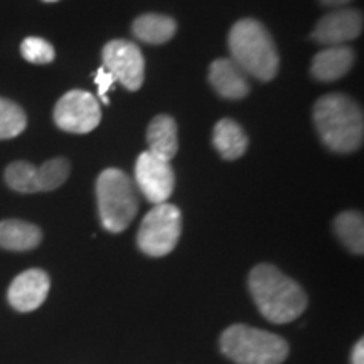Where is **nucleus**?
Segmentation results:
<instances>
[{"mask_svg":"<svg viewBox=\"0 0 364 364\" xmlns=\"http://www.w3.org/2000/svg\"><path fill=\"white\" fill-rule=\"evenodd\" d=\"M248 287L258 311L273 324L292 322L307 309V295L302 287L268 263L250 272Z\"/></svg>","mask_w":364,"mask_h":364,"instance_id":"1","label":"nucleus"},{"mask_svg":"<svg viewBox=\"0 0 364 364\" xmlns=\"http://www.w3.org/2000/svg\"><path fill=\"white\" fill-rule=\"evenodd\" d=\"M314 124L322 142L338 154L361 149L364 118L361 107L346 95L331 93L314 105Z\"/></svg>","mask_w":364,"mask_h":364,"instance_id":"2","label":"nucleus"},{"mask_svg":"<svg viewBox=\"0 0 364 364\" xmlns=\"http://www.w3.org/2000/svg\"><path fill=\"white\" fill-rule=\"evenodd\" d=\"M231 59L245 75L260 81H270L279 73V53L275 41L262 22L241 19L231 27L228 36Z\"/></svg>","mask_w":364,"mask_h":364,"instance_id":"3","label":"nucleus"},{"mask_svg":"<svg viewBox=\"0 0 364 364\" xmlns=\"http://www.w3.org/2000/svg\"><path fill=\"white\" fill-rule=\"evenodd\" d=\"M98 215L110 233H122L130 226L139 211L136 186L124 171L105 169L97 181Z\"/></svg>","mask_w":364,"mask_h":364,"instance_id":"4","label":"nucleus"},{"mask_svg":"<svg viewBox=\"0 0 364 364\" xmlns=\"http://www.w3.org/2000/svg\"><path fill=\"white\" fill-rule=\"evenodd\" d=\"M221 351L236 364H282L289 356V344L268 331L235 324L221 334Z\"/></svg>","mask_w":364,"mask_h":364,"instance_id":"5","label":"nucleus"},{"mask_svg":"<svg viewBox=\"0 0 364 364\" xmlns=\"http://www.w3.org/2000/svg\"><path fill=\"white\" fill-rule=\"evenodd\" d=\"M182 233V215L171 203L156 204L145 215L136 233V245L149 257H166L176 248Z\"/></svg>","mask_w":364,"mask_h":364,"instance_id":"6","label":"nucleus"},{"mask_svg":"<svg viewBox=\"0 0 364 364\" xmlns=\"http://www.w3.org/2000/svg\"><path fill=\"white\" fill-rule=\"evenodd\" d=\"M54 124L70 134H90L102 122L97 98L85 90H71L54 107Z\"/></svg>","mask_w":364,"mask_h":364,"instance_id":"7","label":"nucleus"},{"mask_svg":"<svg viewBox=\"0 0 364 364\" xmlns=\"http://www.w3.org/2000/svg\"><path fill=\"white\" fill-rule=\"evenodd\" d=\"M103 66L127 90L136 91L144 85L145 59L140 48L130 41L115 39L103 48Z\"/></svg>","mask_w":364,"mask_h":364,"instance_id":"8","label":"nucleus"},{"mask_svg":"<svg viewBox=\"0 0 364 364\" xmlns=\"http://www.w3.org/2000/svg\"><path fill=\"white\" fill-rule=\"evenodd\" d=\"M135 184L147 201L154 204L167 203L174 191L176 176L171 162L162 161L149 150L140 154L135 162Z\"/></svg>","mask_w":364,"mask_h":364,"instance_id":"9","label":"nucleus"},{"mask_svg":"<svg viewBox=\"0 0 364 364\" xmlns=\"http://www.w3.org/2000/svg\"><path fill=\"white\" fill-rule=\"evenodd\" d=\"M363 33V14L356 9H338L326 14L312 31V39L324 46H344Z\"/></svg>","mask_w":364,"mask_h":364,"instance_id":"10","label":"nucleus"},{"mask_svg":"<svg viewBox=\"0 0 364 364\" xmlns=\"http://www.w3.org/2000/svg\"><path fill=\"white\" fill-rule=\"evenodd\" d=\"M51 280L41 268H31L22 272L12 280L7 290V300L17 312H33L48 299Z\"/></svg>","mask_w":364,"mask_h":364,"instance_id":"11","label":"nucleus"},{"mask_svg":"<svg viewBox=\"0 0 364 364\" xmlns=\"http://www.w3.org/2000/svg\"><path fill=\"white\" fill-rule=\"evenodd\" d=\"M209 83L220 97L226 100H241L250 93V83L243 70L233 59H216L209 68Z\"/></svg>","mask_w":364,"mask_h":364,"instance_id":"12","label":"nucleus"},{"mask_svg":"<svg viewBox=\"0 0 364 364\" xmlns=\"http://www.w3.org/2000/svg\"><path fill=\"white\" fill-rule=\"evenodd\" d=\"M356 61V53L349 46H331V48L322 49L312 59L311 75L318 81L341 80L348 75Z\"/></svg>","mask_w":364,"mask_h":364,"instance_id":"13","label":"nucleus"},{"mask_svg":"<svg viewBox=\"0 0 364 364\" xmlns=\"http://www.w3.org/2000/svg\"><path fill=\"white\" fill-rule=\"evenodd\" d=\"M149 152L171 162L179 150V139H177V124L169 115H157L150 122L147 129Z\"/></svg>","mask_w":364,"mask_h":364,"instance_id":"14","label":"nucleus"},{"mask_svg":"<svg viewBox=\"0 0 364 364\" xmlns=\"http://www.w3.org/2000/svg\"><path fill=\"white\" fill-rule=\"evenodd\" d=\"M43 231L22 220L0 221V247L9 252H29L39 247Z\"/></svg>","mask_w":364,"mask_h":364,"instance_id":"15","label":"nucleus"},{"mask_svg":"<svg viewBox=\"0 0 364 364\" xmlns=\"http://www.w3.org/2000/svg\"><path fill=\"white\" fill-rule=\"evenodd\" d=\"M248 136L240 124L231 118H223L213 130V145L226 161H236L247 152Z\"/></svg>","mask_w":364,"mask_h":364,"instance_id":"16","label":"nucleus"},{"mask_svg":"<svg viewBox=\"0 0 364 364\" xmlns=\"http://www.w3.org/2000/svg\"><path fill=\"white\" fill-rule=\"evenodd\" d=\"M177 22L162 14H144L132 24V33L136 39L147 44H164L174 38Z\"/></svg>","mask_w":364,"mask_h":364,"instance_id":"17","label":"nucleus"},{"mask_svg":"<svg viewBox=\"0 0 364 364\" xmlns=\"http://www.w3.org/2000/svg\"><path fill=\"white\" fill-rule=\"evenodd\" d=\"M334 231L349 252L363 255L364 252V220L358 211H344L336 216Z\"/></svg>","mask_w":364,"mask_h":364,"instance_id":"18","label":"nucleus"},{"mask_svg":"<svg viewBox=\"0 0 364 364\" xmlns=\"http://www.w3.org/2000/svg\"><path fill=\"white\" fill-rule=\"evenodd\" d=\"M71 174V164L65 157H54L51 161L44 162L36 171V184L38 193L43 191H54L61 188Z\"/></svg>","mask_w":364,"mask_h":364,"instance_id":"19","label":"nucleus"},{"mask_svg":"<svg viewBox=\"0 0 364 364\" xmlns=\"http://www.w3.org/2000/svg\"><path fill=\"white\" fill-rule=\"evenodd\" d=\"M27 127L26 112L12 100L0 97V140L21 135Z\"/></svg>","mask_w":364,"mask_h":364,"instance_id":"20","label":"nucleus"},{"mask_svg":"<svg viewBox=\"0 0 364 364\" xmlns=\"http://www.w3.org/2000/svg\"><path fill=\"white\" fill-rule=\"evenodd\" d=\"M36 171L38 167H34L31 162L26 161H16L9 164L6 169V182L12 191L22 194H34L38 193V184H36Z\"/></svg>","mask_w":364,"mask_h":364,"instance_id":"21","label":"nucleus"},{"mask_svg":"<svg viewBox=\"0 0 364 364\" xmlns=\"http://www.w3.org/2000/svg\"><path fill=\"white\" fill-rule=\"evenodd\" d=\"M21 54L26 61L33 63V65H49L56 58L53 44L46 39L34 38V36L22 41Z\"/></svg>","mask_w":364,"mask_h":364,"instance_id":"22","label":"nucleus"},{"mask_svg":"<svg viewBox=\"0 0 364 364\" xmlns=\"http://www.w3.org/2000/svg\"><path fill=\"white\" fill-rule=\"evenodd\" d=\"M115 81H117L115 76H113L112 73L108 71L105 66L100 68V70L97 71V75H95V83L98 85V93H100V97H102L103 103H108L107 93H108V90L112 88V85L115 83Z\"/></svg>","mask_w":364,"mask_h":364,"instance_id":"23","label":"nucleus"},{"mask_svg":"<svg viewBox=\"0 0 364 364\" xmlns=\"http://www.w3.org/2000/svg\"><path fill=\"white\" fill-rule=\"evenodd\" d=\"M351 363L353 364H364V341L363 339H359L358 344L354 346Z\"/></svg>","mask_w":364,"mask_h":364,"instance_id":"24","label":"nucleus"},{"mask_svg":"<svg viewBox=\"0 0 364 364\" xmlns=\"http://www.w3.org/2000/svg\"><path fill=\"white\" fill-rule=\"evenodd\" d=\"M349 2H353V0H321L322 6L327 7H344L348 6Z\"/></svg>","mask_w":364,"mask_h":364,"instance_id":"25","label":"nucleus"},{"mask_svg":"<svg viewBox=\"0 0 364 364\" xmlns=\"http://www.w3.org/2000/svg\"><path fill=\"white\" fill-rule=\"evenodd\" d=\"M44 2H58V0H44Z\"/></svg>","mask_w":364,"mask_h":364,"instance_id":"26","label":"nucleus"}]
</instances>
